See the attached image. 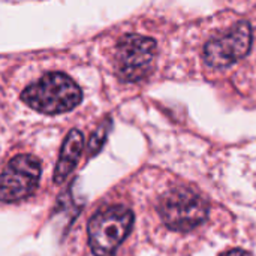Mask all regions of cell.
I'll use <instances>...</instances> for the list:
<instances>
[{
    "label": "cell",
    "instance_id": "obj_1",
    "mask_svg": "<svg viewBox=\"0 0 256 256\" xmlns=\"http://www.w3.org/2000/svg\"><path fill=\"white\" fill-rule=\"evenodd\" d=\"M21 100L38 112L52 116L78 106L82 100V92L68 75L51 72L30 84L21 93Z\"/></svg>",
    "mask_w": 256,
    "mask_h": 256
},
{
    "label": "cell",
    "instance_id": "obj_6",
    "mask_svg": "<svg viewBox=\"0 0 256 256\" xmlns=\"http://www.w3.org/2000/svg\"><path fill=\"white\" fill-rule=\"evenodd\" d=\"M252 46V27L240 21L222 36L213 38L204 46V60L213 68H226L244 58Z\"/></svg>",
    "mask_w": 256,
    "mask_h": 256
},
{
    "label": "cell",
    "instance_id": "obj_3",
    "mask_svg": "<svg viewBox=\"0 0 256 256\" xmlns=\"http://www.w3.org/2000/svg\"><path fill=\"white\" fill-rule=\"evenodd\" d=\"M159 213L170 230L188 232L207 219L208 206L204 198L190 189L174 188L160 198Z\"/></svg>",
    "mask_w": 256,
    "mask_h": 256
},
{
    "label": "cell",
    "instance_id": "obj_5",
    "mask_svg": "<svg viewBox=\"0 0 256 256\" xmlns=\"http://www.w3.org/2000/svg\"><path fill=\"white\" fill-rule=\"evenodd\" d=\"M40 178V162L32 154H18L0 174V201L15 202L30 196Z\"/></svg>",
    "mask_w": 256,
    "mask_h": 256
},
{
    "label": "cell",
    "instance_id": "obj_2",
    "mask_svg": "<svg viewBox=\"0 0 256 256\" xmlns=\"http://www.w3.org/2000/svg\"><path fill=\"white\" fill-rule=\"evenodd\" d=\"M134 225V213L114 206L99 210L88 222V244L94 256H112Z\"/></svg>",
    "mask_w": 256,
    "mask_h": 256
},
{
    "label": "cell",
    "instance_id": "obj_8",
    "mask_svg": "<svg viewBox=\"0 0 256 256\" xmlns=\"http://www.w3.org/2000/svg\"><path fill=\"white\" fill-rule=\"evenodd\" d=\"M110 129H111V120L106 118V120L93 132V135H92V138H90V142H88L90 156L96 154V153L102 148V146H104V142H105V140H106V136H108Z\"/></svg>",
    "mask_w": 256,
    "mask_h": 256
},
{
    "label": "cell",
    "instance_id": "obj_4",
    "mask_svg": "<svg viewBox=\"0 0 256 256\" xmlns=\"http://www.w3.org/2000/svg\"><path fill=\"white\" fill-rule=\"evenodd\" d=\"M156 40L141 34L123 36L116 48V72L124 82L144 80L153 66L156 56Z\"/></svg>",
    "mask_w": 256,
    "mask_h": 256
},
{
    "label": "cell",
    "instance_id": "obj_7",
    "mask_svg": "<svg viewBox=\"0 0 256 256\" xmlns=\"http://www.w3.org/2000/svg\"><path fill=\"white\" fill-rule=\"evenodd\" d=\"M82 146H84V136L80 130L74 129L68 134V136L63 141L60 156L54 170V183L60 184L63 183L70 172L75 170L81 154H82Z\"/></svg>",
    "mask_w": 256,
    "mask_h": 256
},
{
    "label": "cell",
    "instance_id": "obj_9",
    "mask_svg": "<svg viewBox=\"0 0 256 256\" xmlns=\"http://www.w3.org/2000/svg\"><path fill=\"white\" fill-rule=\"evenodd\" d=\"M224 256H250V254H248V252H244L242 249H236V250H231V252L225 254Z\"/></svg>",
    "mask_w": 256,
    "mask_h": 256
}]
</instances>
